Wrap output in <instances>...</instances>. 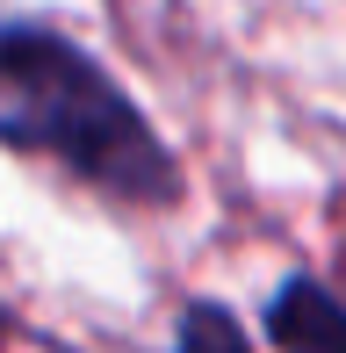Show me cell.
Here are the masks:
<instances>
[{
	"label": "cell",
	"instance_id": "obj_1",
	"mask_svg": "<svg viewBox=\"0 0 346 353\" xmlns=\"http://www.w3.org/2000/svg\"><path fill=\"white\" fill-rule=\"evenodd\" d=\"M0 144L51 159L130 210H166L181 195L159 130L80 43L51 29H0Z\"/></svg>",
	"mask_w": 346,
	"mask_h": 353
},
{
	"label": "cell",
	"instance_id": "obj_2",
	"mask_svg": "<svg viewBox=\"0 0 346 353\" xmlns=\"http://www.w3.org/2000/svg\"><path fill=\"white\" fill-rule=\"evenodd\" d=\"M267 339L281 353H346V303L325 281H289L267 303Z\"/></svg>",
	"mask_w": 346,
	"mask_h": 353
},
{
	"label": "cell",
	"instance_id": "obj_3",
	"mask_svg": "<svg viewBox=\"0 0 346 353\" xmlns=\"http://www.w3.org/2000/svg\"><path fill=\"white\" fill-rule=\"evenodd\" d=\"M181 353H238L231 317H224V310H187V317H181Z\"/></svg>",
	"mask_w": 346,
	"mask_h": 353
}]
</instances>
